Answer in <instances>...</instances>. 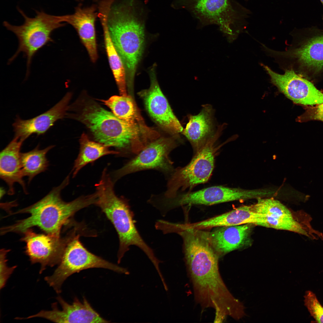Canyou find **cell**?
<instances>
[{
	"label": "cell",
	"mask_w": 323,
	"mask_h": 323,
	"mask_svg": "<svg viewBox=\"0 0 323 323\" xmlns=\"http://www.w3.org/2000/svg\"><path fill=\"white\" fill-rule=\"evenodd\" d=\"M286 55L296 58L301 65L310 69L316 71L320 70L323 68V36L312 38Z\"/></svg>",
	"instance_id": "603a6c76"
},
{
	"label": "cell",
	"mask_w": 323,
	"mask_h": 323,
	"mask_svg": "<svg viewBox=\"0 0 323 323\" xmlns=\"http://www.w3.org/2000/svg\"><path fill=\"white\" fill-rule=\"evenodd\" d=\"M297 120L301 122L311 120L323 121V103L307 107L304 112Z\"/></svg>",
	"instance_id": "f546056e"
},
{
	"label": "cell",
	"mask_w": 323,
	"mask_h": 323,
	"mask_svg": "<svg viewBox=\"0 0 323 323\" xmlns=\"http://www.w3.org/2000/svg\"><path fill=\"white\" fill-rule=\"evenodd\" d=\"M263 191L246 190L222 186L208 187L197 191L176 196L167 201L171 209L184 205H210L224 202L262 197Z\"/></svg>",
	"instance_id": "4fadbf2b"
},
{
	"label": "cell",
	"mask_w": 323,
	"mask_h": 323,
	"mask_svg": "<svg viewBox=\"0 0 323 323\" xmlns=\"http://www.w3.org/2000/svg\"><path fill=\"white\" fill-rule=\"evenodd\" d=\"M95 186L97 196L95 205L100 208L112 223L118 235V263H120L132 245L138 247L148 258L153 257V250L144 240L137 228L134 214L128 201L115 194L113 182L106 169L103 170L100 180Z\"/></svg>",
	"instance_id": "5b68a950"
},
{
	"label": "cell",
	"mask_w": 323,
	"mask_h": 323,
	"mask_svg": "<svg viewBox=\"0 0 323 323\" xmlns=\"http://www.w3.org/2000/svg\"><path fill=\"white\" fill-rule=\"evenodd\" d=\"M265 216L253 211L251 205H243L222 214L189 225L201 229L247 224L258 226L261 223L262 217Z\"/></svg>",
	"instance_id": "44dd1931"
},
{
	"label": "cell",
	"mask_w": 323,
	"mask_h": 323,
	"mask_svg": "<svg viewBox=\"0 0 323 323\" xmlns=\"http://www.w3.org/2000/svg\"><path fill=\"white\" fill-rule=\"evenodd\" d=\"M202 106L197 114L188 115V122L182 132L196 153L214 135L217 128H216L212 106L207 104Z\"/></svg>",
	"instance_id": "d6986e66"
},
{
	"label": "cell",
	"mask_w": 323,
	"mask_h": 323,
	"mask_svg": "<svg viewBox=\"0 0 323 323\" xmlns=\"http://www.w3.org/2000/svg\"><path fill=\"white\" fill-rule=\"evenodd\" d=\"M226 127L223 124L218 126L214 135L196 153L190 163L186 166L178 168L174 170L168 182L164 197L173 198L177 195L179 190L183 191L188 188L191 189L208 180L214 168L217 152L222 145L229 141L227 140L218 146L216 144Z\"/></svg>",
	"instance_id": "ba28073f"
},
{
	"label": "cell",
	"mask_w": 323,
	"mask_h": 323,
	"mask_svg": "<svg viewBox=\"0 0 323 323\" xmlns=\"http://www.w3.org/2000/svg\"><path fill=\"white\" fill-rule=\"evenodd\" d=\"M263 67L272 83L294 103L309 106L323 103V93L292 69L287 70L281 74L267 66L264 65Z\"/></svg>",
	"instance_id": "7c38bea8"
},
{
	"label": "cell",
	"mask_w": 323,
	"mask_h": 323,
	"mask_svg": "<svg viewBox=\"0 0 323 323\" xmlns=\"http://www.w3.org/2000/svg\"><path fill=\"white\" fill-rule=\"evenodd\" d=\"M304 298V305L311 316L316 322L323 323V306L316 294L310 290H307Z\"/></svg>",
	"instance_id": "83f0119b"
},
{
	"label": "cell",
	"mask_w": 323,
	"mask_h": 323,
	"mask_svg": "<svg viewBox=\"0 0 323 323\" xmlns=\"http://www.w3.org/2000/svg\"><path fill=\"white\" fill-rule=\"evenodd\" d=\"M74 230L72 231L64 250L61 261L51 275L44 280L55 292H61L65 281L73 274L83 270L102 268L117 273L129 275L127 269L110 263L92 253L80 241V234Z\"/></svg>",
	"instance_id": "52a82bcc"
},
{
	"label": "cell",
	"mask_w": 323,
	"mask_h": 323,
	"mask_svg": "<svg viewBox=\"0 0 323 323\" xmlns=\"http://www.w3.org/2000/svg\"><path fill=\"white\" fill-rule=\"evenodd\" d=\"M56 299L62 309L60 310L57 303L51 304L52 310H42L25 319L35 317L45 319L55 323H107L109 322L101 317L92 307L85 298L82 301L75 298L70 304L61 296Z\"/></svg>",
	"instance_id": "9a60e30c"
},
{
	"label": "cell",
	"mask_w": 323,
	"mask_h": 323,
	"mask_svg": "<svg viewBox=\"0 0 323 323\" xmlns=\"http://www.w3.org/2000/svg\"><path fill=\"white\" fill-rule=\"evenodd\" d=\"M51 145L42 150L39 146L28 152L21 153L20 159L22 172L24 176L28 178V183L37 175L46 170L48 162L46 157L47 153L53 148Z\"/></svg>",
	"instance_id": "484cf974"
},
{
	"label": "cell",
	"mask_w": 323,
	"mask_h": 323,
	"mask_svg": "<svg viewBox=\"0 0 323 323\" xmlns=\"http://www.w3.org/2000/svg\"><path fill=\"white\" fill-rule=\"evenodd\" d=\"M133 2L112 5L108 19L110 35L124 64L129 88L133 86L146 42L144 23L135 14Z\"/></svg>",
	"instance_id": "3957f363"
},
{
	"label": "cell",
	"mask_w": 323,
	"mask_h": 323,
	"mask_svg": "<svg viewBox=\"0 0 323 323\" xmlns=\"http://www.w3.org/2000/svg\"><path fill=\"white\" fill-rule=\"evenodd\" d=\"M7 250L1 249L0 251V288L1 290L6 284L7 281L15 269L16 266L9 267L7 263L6 256Z\"/></svg>",
	"instance_id": "f1b7e54d"
},
{
	"label": "cell",
	"mask_w": 323,
	"mask_h": 323,
	"mask_svg": "<svg viewBox=\"0 0 323 323\" xmlns=\"http://www.w3.org/2000/svg\"></svg>",
	"instance_id": "d6a6232c"
},
{
	"label": "cell",
	"mask_w": 323,
	"mask_h": 323,
	"mask_svg": "<svg viewBox=\"0 0 323 323\" xmlns=\"http://www.w3.org/2000/svg\"><path fill=\"white\" fill-rule=\"evenodd\" d=\"M204 25L216 24L224 31L231 32V27L242 16L230 0H178Z\"/></svg>",
	"instance_id": "30bf717a"
},
{
	"label": "cell",
	"mask_w": 323,
	"mask_h": 323,
	"mask_svg": "<svg viewBox=\"0 0 323 323\" xmlns=\"http://www.w3.org/2000/svg\"><path fill=\"white\" fill-rule=\"evenodd\" d=\"M68 175L58 186L54 187L45 196L36 202L16 212L28 213L30 216L17 221L14 224L1 229V233L14 232L23 233L26 230L37 226L47 234L60 237L62 226L79 210L92 204H95L97 196L93 194L80 196L74 200L65 202L62 199V190L68 184Z\"/></svg>",
	"instance_id": "7a4b0ae2"
},
{
	"label": "cell",
	"mask_w": 323,
	"mask_h": 323,
	"mask_svg": "<svg viewBox=\"0 0 323 323\" xmlns=\"http://www.w3.org/2000/svg\"><path fill=\"white\" fill-rule=\"evenodd\" d=\"M185 261L196 301L204 309H214V321L222 322L228 316L236 319L245 307L230 292L220 275L218 255L207 236L194 231L183 238Z\"/></svg>",
	"instance_id": "6da1fadb"
},
{
	"label": "cell",
	"mask_w": 323,
	"mask_h": 323,
	"mask_svg": "<svg viewBox=\"0 0 323 323\" xmlns=\"http://www.w3.org/2000/svg\"><path fill=\"white\" fill-rule=\"evenodd\" d=\"M18 10L24 19L23 24L19 26L4 21V26L14 33L19 41L18 49L9 60L10 63L19 54L23 53L27 58L26 76L29 74L33 57L37 52L48 43L53 42L51 36L55 29L63 27L60 16L51 15L43 11H36L33 18L27 16L19 8Z\"/></svg>",
	"instance_id": "8992f818"
},
{
	"label": "cell",
	"mask_w": 323,
	"mask_h": 323,
	"mask_svg": "<svg viewBox=\"0 0 323 323\" xmlns=\"http://www.w3.org/2000/svg\"><path fill=\"white\" fill-rule=\"evenodd\" d=\"M176 146L172 139L158 138L147 144L134 158L115 171V177L119 179L134 172L149 169L169 172L173 170V162L169 155Z\"/></svg>",
	"instance_id": "9c48e42d"
},
{
	"label": "cell",
	"mask_w": 323,
	"mask_h": 323,
	"mask_svg": "<svg viewBox=\"0 0 323 323\" xmlns=\"http://www.w3.org/2000/svg\"><path fill=\"white\" fill-rule=\"evenodd\" d=\"M80 142L79 153L74 162L72 170L73 177L88 164L106 155L119 153L118 151L110 150L109 147L103 144L91 140L84 133L81 135Z\"/></svg>",
	"instance_id": "cb8c5ba5"
},
{
	"label": "cell",
	"mask_w": 323,
	"mask_h": 323,
	"mask_svg": "<svg viewBox=\"0 0 323 323\" xmlns=\"http://www.w3.org/2000/svg\"><path fill=\"white\" fill-rule=\"evenodd\" d=\"M22 240L26 244V253L32 264L40 265L39 273L47 266L58 265L61 260L69 234L64 238L47 234H37L30 228L23 233Z\"/></svg>",
	"instance_id": "8fae6325"
},
{
	"label": "cell",
	"mask_w": 323,
	"mask_h": 323,
	"mask_svg": "<svg viewBox=\"0 0 323 323\" xmlns=\"http://www.w3.org/2000/svg\"><path fill=\"white\" fill-rule=\"evenodd\" d=\"M251 206L253 211L266 217H290L294 215L280 202L272 198H258L256 203Z\"/></svg>",
	"instance_id": "4316f807"
},
{
	"label": "cell",
	"mask_w": 323,
	"mask_h": 323,
	"mask_svg": "<svg viewBox=\"0 0 323 323\" xmlns=\"http://www.w3.org/2000/svg\"><path fill=\"white\" fill-rule=\"evenodd\" d=\"M154 64L149 71V88L139 94L143 98L149 114L157 124L175 134L182 132L183 128L171 109L157 81Z\"/></svg>",
	"instance_id": "5bb4252c"
},
{
	"label": "cell",
	"mask_w": 323,
	"mask_h": 323,
	"mask_svg": "<svg viewBox=\"0 0 323 323\" xmlns=\"http://www.w3.org/2000/svg\"><path fill=\"white\" fill-rule=\"evenodd\" d=\"M320 0V1L322 3V5L323 6V0Z\"/></svg>",
	"instance_id": "1f68e13d"
},
{
	"label": "cell",
	"mask_w": 323,
	"mask_h": 323,
	"mask_svg": "<svg viewBox=\"0 0 323 323\" xmlns=\"http://www.w3.org/2000/svg\"><path fill=\"white\" fill-rule=\"evenodd\" d=\"M101 101L119 119L134 126L145 125L130 96L114 95L107 100Z\"/></svg>",
	"instance_id": "d4e9b609"
},
{
	"label": "cell",
	"mask_w": 323,
	"mask_h": 323,
	"mask_svg": "<svg viewBox=\"0 0 323 323\" xmlns=\"http://www.w3.org/2000/svg\"><path fill=\"white\" fill-rule=\"evenodd\" d=\"M96 10L94 5L86 7L79 6L73 14L61 16L62 22L71 25L76 30L93 62L98 57L95 28Z\"/></svg>",
	"instance_id": "ac0fdd59"
},
{
	"label": "cell",
	"mask_w": 323,
	"mask_h": 323,
	"mask_svg": "<svg viewBox=\"0 0 323 323\" xmlns=\"http://www.w3.org/2000/svg\"><path fill=\"white\" fill-rule=\"evenodd\" d=\"M4 194H5V191H4V189H1V195H0L1 197L2 196H3V195H4Z\"/></svg>",
	"instance_id": "4dcf8cb0"
},
{
	"label": "cell",
	"mask_w": 323,
	"mask_h": 323,
	"mask_svg": "<svg viewBox=\"0 0 323 323\" xmlns=\"http://www.w3.org/2000/svg\"><path fill=\"white\" fill-rule=\"evenodd\" d=\"M254 224L217 227L208 232L212 246L218 255H224L251 244V237Z\"/></svg>",
	"instance_id": "e0dca14e"
},
{
	"label": "cell",
	"mask_w": 323,
	"mask_h": 323,
	"mask_svg": "<svg viewBox=\"0 0 323 323\" xmlns=\"http://www.w3.org/2000/svg\"><path fill=\"white\" fill-rule=\"evenodd\" d=\"M78 119L90 130L96 140L109 147H129L138 153L145 146L148 135L145 126H134L93 102L86 103Z\"/></svg>",
	"instance_id": "277c9868"
},
{
	"label": "cell",
	"mask_w": 323,
	"mask_h": 323,
	"mask_svg": "<svg viewBox=\"0 0 323 323\" xmlns=\"http://www.w3.org/2000/svg\"><path fill=\"white\" fill-rule=\"evenodd\" d=\"M109 10L103 7L99 10L100 18L103 30L106 51L110 66L121 95H127L126 78L125 68L121 59L113 43L109 31L108 19Z\"/></svg>",
	"instance_id": "7402d4cb"
},
{
	"label": "cell",
	"mask_w": 323,
	"mask_h": 323,
	"mask_svg": "<svg viewBox=\"0 0 323 323\" xmlns=\"http://www.w3.org/2000/svg\"><path fill=\"white\" fill-rule=\"evenodd\" d=\"M71 97L70 93L67 94L51 109L32 118L25 120L17 118L13 125L14 138L23 142L33 134L45 133L56 121L65 115Z\"/></svg>",
	"instance_id": "2e32d148"
},
{
	"label": "cell",
	"mask_w": 323,
	"mask_h": 323,
	"mask_svg": "<svg viewBox=\"0 0 323 323\" xmlns=\"http://www.w3.org/2000/svg\"><path fill=\"white\" fill-rule=\"evenodd\" d=\"M23 142L15 138L0 152V176L8 187V194H14V184L18 183L25 193H28L23 175L20 159V150Z\"/></svg>",
	"instance_id": "ffe728a7"
}]
</instances>
